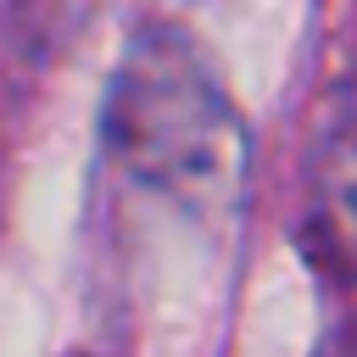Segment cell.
I'll return each instance as SVG.
<instances>
[{
	"mask_svg": "<svg viewBox=\"0 0 357 357\" xmlns=\"http://www.w3.org/2000/svg\"><path fill=\"white\" fill-rule=\"evenodd\" d=\"M318 357H357V329H340L318 346Z\"/></svg>",
	"mask_w": 357,
	"mask_h": 357,
	"instance_id": "3",
	"label": "cell"
},
{
	"mask_svg": "<svg viewBox=\"0 0 357 357\" xmlns=\"http://www.w3.org/2000/svg\"><path fill=\"white\" fill-rule=\"evenodd\" d=\"M106 151L134 184L195 212H229L251 162L223 78L178 28H139L128 39L106 89Z\"/></svg>",
	"mask_w": 357,
	"mask_h": 357,
	"instance_id": "1",
	"label": "cell"
},
{
	"mask_svg": "<svg viewBox=\"0 0 357 357\" xmlns=\"http://www.w3.org/2000/svg\"><path fill=\"white\" fill-rule=\"evenodd\" d=\"M307 245L324 268L357 279V67L346 73L318 156L307 167Z\"/></svg>",
	"mask_w": 357,
	"mask_h": 357,
	"instance_id": "2",
	"label": "cell"
}]
</instances>
